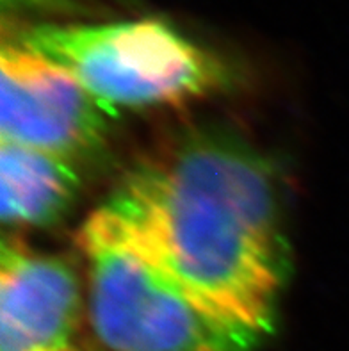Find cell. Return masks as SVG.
Masks as SVG:
<instances>
[{"mask_svg": "<svg viewBox=\"0 0 349 351\" xmlns=\"http://www.w3.org/2000/svg\"><path fill=\"white\" fill-rule=\"evenodd\" d=\"M86 264V328L93 351H253L146 257L100 205L79 234Z\"/></svg>", "mask_w": 349, "mask_h": 351, "instance_id": "7a4b0ae2", "label": "cell"}, {"mask_svg": "<svg viewBox=\"0 0 349 351\" xmlns=\"http://www.w3.org/2000/svg\"><path fill=\"white\" fill-rule=\"evenodd\" d=\"M84 287L61 255L4 239L0 351H88Z\"/></svg>", "mask_w": 349, "mask_h": 351, "instance_id": "5b68a950", "label": "cell"}, {"mask_svg": "<svg viewBox=\"0 0 349 351\" xmlns=\"http://www.w3.org/2000/svg\"><path fill=\"white\" fill-rule=\"evenodd\" d=\"M80 189L71 160L0 141V218L4 225L45 228L61 221Z\"/></svg>", "mask_w": 349, "mask_h": 351, "instance_id": "8992f818", "label": "cell"}, {"mask_svg": "<svg viewBox=\"0 0 349 351\" xmlns=\"http://www.w3.org/2000/svg\"><path fill=\"white\" fill-rule=\"evenodd\" d=\"M116 116L70 71L20 41L0 52V141L75 159L100 148Z\"/></svg>", "mask_w": 349, "mask_h": 351, "instance_id": "277c9868", "label": "cell"}, {"mask_svg": "<svg viewBox=\"0 0 349 351\" xmlns=\"http://www.w3.org/2000/svg\"><path fill=\"white\" fill-rule=\"evenodd\" d=\"M4 9H50V11H64L71 13L75 11L73 0H2Z\"/></svg>", "mask_w": 349, "mask_h": 351, "instance_id": "52a82bcc", "label": "cell"}, {"mask_svg": "<svg viewBox=\"0 0 349 351\" xmlns=\"http://www.w3.org/2000/svg\"><path fill=\"white\" fill-rule=\"evenodd\" d=\"M104 205L205 311L258 343L271 334L285 239L271 166L246 143L189 134L134 166Z\"/></svg>", "mask_w": 349, "mask_h": 351, "instance_id": "6da1fadb", "label": "cell"}, {"mask_svg": "<svg viewBox=\"0 0 349 351\" xmlns=\"http://www.w3.org/2000/svg\"><path fill=\"white\" fill-rule=\"evenodd\" d=\"M20 43L70 71L116 114L193 102L226 82L216 56L160 20L38 25Z\"/></svg>", "mask_w": 349, "mask_h": 351, "instance_id": "3957f363", "label": "cell"}]
</instances>
